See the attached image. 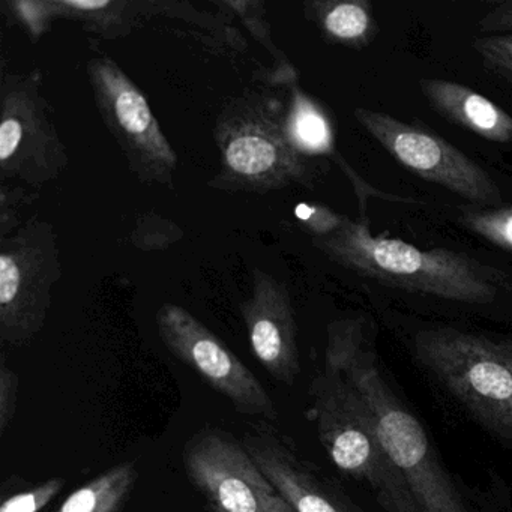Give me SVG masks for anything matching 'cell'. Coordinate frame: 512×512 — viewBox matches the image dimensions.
I'll list each match as a JSON object with an SVG mask.
<instances>
[{
	"instance_id": "1",
	"label": "cell",
	"mask_w": 512,
	"mask_h": 512,
	"mask_svg": "<svg viewBox=\"0 0 512 512\" xmlns=\"http://www.w3.org/2000/svg\"><path fill=\"white\" fill-rule=\"evenodd\" d=\"M359 326H329L326 373L341 374L355 392L383 452L406 482L422 512H466L440 469L424 428L389 394L385 383L359 349Z\"/></svg>"
},
{
	"instance_id": "2",
	"label": "cell",
	"mask_w": 512,
	"mask_h": 512,
	"mask_svg": "<svg viewBox=\"0 0 512 512\" xmlns=\"http://www.w3.org/2000/svg\"><path fill=\"white\" fill-rule=\"evenodd\" d=\"M317 247L344 268L407 292L467 304H487L497 295L488 269L445 248L421 250L401 239L373 236L347 220L337 232L317 238Z\"/></svg>"
},
{
	"instance_id": "3",
	"label": "cell",
	"mask_w": 512,
	"mask_h": 512,
	"mask_svg": "<svg viewBox=\"0 0 512 512\" xmlns=\"http://www.w3.org/2000/svg\"><path fill=\"white\" fill-rule=\"evenodd\" d=\"M413 350L482 425L512 442V341L430 328L415 335Z\"/></svg>"
},
{
	"instance_id": "4",
	"label": "cell",
	"mask_w": 512,
	"mask_h": 512,
	"mask_svg": "<svg viewBox=\"0 0 512 512\" xmlns=\"http://www.w3.org/2000/svg\"><path fill=\"white\" fill-rule=\"evenodd\" d=\"M215 139L223 167L218 187L266 193L310 181L304 155L287 136L286 118L263 98H242L224 110Z\"/></svg>"
},
{
	"instance_id": "5",
	"label": "cell",
	"mask_w": 512,
	"mask_h": 512,
	"mask_svg": "<svg viewBox=\"0 0 512 512\" xmlns=\"http://www.w3.org/2000/svg\"><path fill=\"white\" fill-rule=\"evenodd\" d=\"M314 395V418L320 440L335 466L358 478L367 479L388 497L397 512H416L413 497L401 475L392 466L374 436L355 392L341 374L326 373L317 377Z\"/></svg>"
},
{
	"instance_id": "6",
	"label": "cell",
	"mask_w": 512,
	"mask_h": 512,
	"mask_svg": "<svg viewBox=\"0 0 512 512\" xmlns=\"http://www.w3.org/2000/svg\"><path fill=\"white\" fill-rule=\"evenodd\" d=\"M62 265L52 226L34 221L0 244V340L29 343L46 323Z\"/></svg>"
},
{
	"instance_id": "7",
	"label": "cell",
	"mask_w": 512,
	"mask_h": 512,
	"mask_svg": "<svg viewBox=\"0 0 512 512\" xmlns=\"http://www.w3.org/2000/svg\"><path fill=\"white\" fill-rule=\"evenodd\" d=\"M88 76L98 112L143 182L169 185L178 157L164 136L145 95L109 58L89 62Z\"/></svg>"
},
{
	"instance_id": "8",
	"label": "cell",
	"mask_w": 512,
	"mask_h": 512,
	"mask_svg": "<svg viewBox=\"0 0 512 512\" xmlns=\"http://www.w3.org/2000/svg\"><path fill=\"white\" fill-rule=\"evenodd\" d=\"M188 478L209 512H296L235 437L206 428L184 448Z\"/></svg>"
},
{
	"instance_id": "9",
	"label": "cell",
	"mask_w": 512,
	"mask_h": 512,
	"mask_svg": "<svg viewBox=\"0 0 512 512\" xmlns=\"http://www.w3.org/2000/svg\"><path fill=\"white\" fill-rule=\"evenodd\" d=\"M355 118L401 166L419 178L478 205L502 203V194L493 178L433 131L362 107L355 110Z\"/></svg>"
},
{
	"instance_id": "10",
	"label": "cell",
	"mask_w": 512,
	"mask_h": 512,
	"mask_svg": "<svg viewBox=\"0 0 512 512\" xmlns=\"http://www.w3.org/2000/svg\"><path fill=\"white\" fill-rule=\"evenodd\" d=\"M157 325L167 349L224 395L236 412L277 418L274 401L253 371L193 314L179 305L164 304Z\"/></svg>"
},
{
	"instance_id": "11",
	"label": "cell",
	"mask_w": 512,
	"mask_h": 512,
	"mask_svg": "<svg viewBox=\"0 0 512 512\" xmlns=\"http://www.w3.org/2000/svg\"><path fill=\"white\" fill-rule=\"evenodd\" d=\"M67 154L38 83L7 76L2 82L0 170L4 178L43 185L61 175Z\"/></svg>"
},
{
	"instance_id": "12",
	"label": "cell",
	"mask_w": 512,
	"mask_h": 512,
	"mask_svg": "<svg viewBox=\"0 0 512 512\" xmlns=\"http://www.w3.org/2000/svg\"><path fill=\"white\" fill-rule=\"evenodd\" d=\"M241 313L260 364L278 382L293 385L301 362L289 289L271 274L254 269L253 289Z\"/></svg>"
},
{
	"instance_id": "13",
	"label": "cell",
	"mask_w": 512,
	"mask_h": 512,
	"mask_svg": "<svg viewBox=\"0 0 512 512\" xmlns=\"http://www.w3.org/2000/svg\"><path fill=\"white\" fill-rule=\"evenodd\" d=\"M419 88L434 112L446 121L490 142H512V116L484 95L442 79H421Z\"/></svg>"
},
{
	"instance_id": "14",
	"label": "cell",
	"mask_w": 512,
	"mask_h": 512,
	"mask_svg": "<svg viewBox=\"0 0 512 512\" xmlns=\"http://www.w3.org/2000/svg\"><path fill=\"white\" fill-rule=\"evenodd\" d=\"M242 445L296 512H344L326 496L299 461L271 437H247Z\"/></svg>"
},
{
	"instance_id": "15",
	"label": "cell",
	"mask_w": 512,
	"mask_h": 512,
	"mask_svg": "<svg viewBox=\"0 0 512 512\" xmlns=\"http://www.w3.org/2000/svg\"><path fill=\"white\" fill-rule=\"evenodd\" d=\"M307 16L323 37L350 49H365L379 32L367 0H316L307 4Z\"/></svg>"
},
{
	"instance_id": "16",
	"label": "cell",
	"mask_w": 512,
	"mask_h": 512,
	"mask_svg": "<svg viewBox=\"0 0 512 512\" xmlns=\"http://www.w3.org/2000/svg\"><path fill=\"white\" fill-rule=\"evenodd\" d=\"M137 478L136 464L125 461L82 485L55 512H121Z\"/></svg>"
},
{
	"instance_id": "17",
	"label": "cell",
	"mask_w": 512,
	"mask_h": 512,
	"mask_svg": "<svg viewBox=\"0 0 512 512\" xmlns=\"http://www.w3.org/2000/svg\"><path fill=\"white\" fill-rule=\"evenodd\" d=\"M290 142L299 154L328 155L334 151L335 134L331 119L313 98L293 89L292 103L286 115Z\"/></svg>"
},
{
	"instance_id": "18",
	"label": "cell",
	"mask_w": 512,
	"mask_h": 512,
	"mask_svg": "<svg viewBox=\"0 0 512 512\" xmlns=\"http://www.w3.org/2000/svg\"><path fill=\"white\" fill-rule=\"evenodd\" d=\"M463 223L470 232L512 253V208L466 212Z\"/></svg>"
},
{
	"instance_id": "19",
	"label": "cell",
	"mask_w": 512,
	"mask_h": 512,
	"mask_svg": "<svg viewBox=\"0 0 512 512\" xmlns=\"http://www.w3.org/2000/svg\"><path fill=\"white\" fill-rule=\"evenodd\" d=\"M470 46L487 70L512 85V34L476 38Z\"/></svg>"
},
{
	"instance_id": "20",
	"label": "cell",
	"mask_w": 512,
	"mask_h": 512,
	"mask_svg": "<svg viewBox=\"0 0 512 512\" xmlns=\"http://www.w3.org/2000/svg\"><path fill=\"white\" fill-rule=\"evenodd\" d=\"M64 485V479L53 478L13 496L4 497L0 512H40L61 493Z\"/></svg>"
},
{
	"instance_id": "21",
	"label": "cell",
	"mask_w": 512,
	"mask_h": 512,
	"mask_svg": "<svg viewBox=\"0 0 512 512\" xmlns=\"http://www.w3.org/2000/svg\"><path fill=\"white\" fill-rule=\"evenodd\" d=\"M19 376L11 370L5 358L0 361V436H5L17 410Z\"/></svg>"
},
{
	"instance_id": "22",
	"label": "cell",
	"mask_w": 512,
	"mask_h": 512,
	"mask_svg": "<svg viewBox=\"0 0 512 512\" xmlns=\"http://www.w3.org/2000/svg\"><path fill=\"white\" fill-rule=\"evenodd\" d=\"M296 215H298L299 220L304 221L305 226H307L311 232L316 233L319 238L337 232L347 221L346 217L334 214V212L329 211L328 208L308 205V203H301V205L296 208Z\"/></svg>"
},
{
	"instance_id": "23",
	"label": "cell",
	"mask_w": 512,
	"mask_h": 512,
	"mask_svg": "<svg viewBox=\"0 0 512 512\" xmlns=\"http://www.w3.org/2000/svg\"><path fill=\"white\" fill-rule=\"evenodd\" d=\"M479 32L482 34H512V0L505 4L497 5L496 8L485 14L478 22Z\"/></svg>"
}]
</instances>
